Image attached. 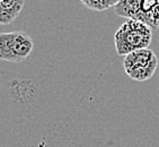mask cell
Listing matches in <instances>:
<instances>
[{
  "label": "cell",
  "mask_w": 159,
  "mask_h": 147,
  "mask_svg": "<svg viewBox=\"0 0 159 147\" xmlns=\"http://www.w3.org/2000/svg\"><path fill=\"white\" fill-rule=\"evenodd\" d=\"M152 40V28L138 19L129 18L115 32L114 43L117 55H125L134 50L148 48Z\"/></svg>",
  "instance_id": "1"
},
{
  "label": "cell",
  "mask_w": 159,
  "mask_h": 147,
  "mask_svg": "<svg viewBox=\"0 0 159 147\" xmlns=\"http://www.w3.org/2000/svg\"><path fill=\"white\" fill-rule=\"evenodd\" d=\"M158 67V58L156 53L149 48L134 50L124 55L123 68L131 79L144 82L155 75Z\"/></svg>",
  "instance_id": "2"
},
{
  "label": "cell",
  "mask_w": 159,
  "mask_h": 147,
  "mask_svg": "<svg viewBox=\"0 0 159 147\" xmlns=\"http://www.w3.org/2000/svg\"><path fill=\"white\" fill-rule=\"evenodd\" d=\"M34 50V41L24 32L0 33V60L21 62L27 59Z\"/></svg>",
  "instance_id": "3"
},
{
  "label": "cell",
  "mask_w": 159,
  "mask_h": 147,
  "mask_svg": "<svg viewBox=\"0 0 159 147\" xmlns=\"http://www.w3.org/2000/svg\"><path fill=\"white\" fill-rule=\"evenodd\" d=\"M138 21H143L144 24L156 31L159 27V0H141Z\"/></svg>",
  "instance_id": "4"
},
{
  "label": "cell",
  "mask_w": 159,
  "mask_h": 147,
  "mask_svg": "<svg viewBox=\"0 0 159 147\" xmlns=\"http://www.w3.org/2000/svg\"><path fill=\"white\" fill-rule=\"evenodd\" d=\"M24 5L25 0H0V24L12 23L20 15Z\"/></svg>",
  "instance_id": "5"
},
{
  "label": "cell",
  "mask_w": 159,
  "mask_h": 147,
  "mask_svg": "<svg viewBox=\"0 0 159 147\" xmlns=\"http://www.w3.org/2000/svg\"><path fill=\"white\" fill-rule=\"evenodd\" d=\"M141 0H120L114 6L115 14L122 18L137 19L140 10Z\"/></svg>",
  "instance_id": "6"
},
{
  "label": "cell",
  "mask_w": 159,
  "mask_h": 147,
  "mask_svg": "<svg viewBox=\"0 0 159 147\" xmlns=\"http://www.w3.org/2000/svg\"><path fill=\"white\" fill-rule=\"evenodd\" d=\"M83 5L90 10H95V12H103L105 10L104 5H103V0H80Z\"/></svg>",
  "instance_id": "7"
},
{
  "label": "cell",
  "mask_w": 159,
  "mask_h": 147,
  "mask_svg": "<svg viewBox=\"0 0 159 147\" xmlns=\"http://www.w3.org/2000/svg\"><path fill=\"white\" fill-rule=\"evenodd\" d=\"M119 1L120 0H103V5H104L105 10L111 8V7H114Z\"/></svg>",
  "instance_id": "8"
}]
</instances>
